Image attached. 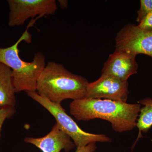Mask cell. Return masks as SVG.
I'll use <instances>...</instances> for the list:
<instances>
[{
	"mask_svg": "<svg viewBox=\"0 0 152 152\" xmlns=\"http://www.w3.org/2000/svg\"><path fill=\"white\" fill-rule=\"evenodd\" d=\"M89 82L86 78L68 70L62 64L50 61L42 71L37 82L36 92L52 102L86 97Z\"/></svg>",
	"mask_w": 152,
	"mask_h": 152,
	"instance_id": "7a4b0ae2",
	"label": "cell"
},
{
	"mask_svg": "<svg viewBox=\"0 0 152 152\" xmlns=\"http://www.w3.org/2000/svg\"><path fill=\"white\" fill-rule=\"evenodd\" d=\"M9 7L8 26H23L30 18L36 20L45 16L54 15L58 10L55 0H7Z\"/></svg>",
	"mask_w": 152,
	"mask_h": 152,
	"instance_id": "5b68a950",
	"label": "cell"
},
{
	"mask_svg": "<svg viewBox=\"0 0 152 152\" xmlns=\"http://www.w3.org/2000/svg\"><path fill=\"white\" fill-rule=\"evenodd\" d=\"M15 112V108H6L0 107V138L2 128L4 123L7 119L12 117Z\"/></svg>",
	"mask_w": 152,
	"mask_h": 152,
	"instance_id": "4fadbf2b",
	"label": "cell"
},
{
	"mask_svg": "<svg viewBox=\"0 0 152 152\" xmlns=\"http://www.w3.org/2000/svg\"><path fill=\"white\" fill-rule=\"evenodd\" d=\"M26 142L32 144L43 152H69L76 146L71 138L55 124L50 132L40 138L26 137Z\"/></svg>",
	"mask_w": 152,
	"mask_h": 152,
	"instance_id": "9c48e42d",
	"label": "cell"
},
{
	"mask_svg": "<svg viewBox=\"0 0 152 152\" xmlns=\"http://www.w3.org/2000/svg\"><path fill=\"white\" fill-rule=\"evenodd\" d=\"M58 2L61 9H66L68 8L69 2L66 0H58Z\"/></svg>",
	"mask_w": 152,
	"mask_h": 152,
	"instance_id": "2e32d148",
	"label": "cell"
},
{
	"mask_svg": "<svg viewBox=\"0 0 152 152\" xmlns=\"http://www.w3.org/2000/svg\"><path fill=\"white\" fill-rule=\"evenodd\" d=\"M28 29L27 28L14 45L7 48H0V63L12 69L16 94L23 91H35L38 79L46 65L45 57L41 52L34 54L31 62L25 61L19 56V44L23 41L27 43L31 42V35Z\"/></svg>",
	"mask_w": 152,
	"mask_h": 152,
	"instance_id": "3957f363",
	"label": "cell"
},
{
	"mask_svg": "<svg viewBox=\"0 0 152 152\" xmlns=\"http://www.w3.org/2000/svg\"><path fill=\"white\" fill-rule=\"evenodd\" d=\"M141 105L140 104L106 99L84 98L73 101L70 113L76 120L86 121L95 119L107 121L119 133L129 132L137 127Z\"/></svg>",
	"mask_w": 152,
	"mask_h": 152,
	"instance_id": "6da1fadb",
	"label": "cell"
},
{
	"mask_svg": "<svg viewBox=\"0 0 152 152\" xmlns=\"http://www.w3.org/2000/svg\"><path fill=\"white\" fill-rule=\"evenodd\" d=\"M136 58L134 55L115 49L104 63L102 75L128 81L131 76L137 73L138 65Z\"/></svg>",
	"mask_w": 152,
	"mask_h": 152,
	"instance_id": "ba28073f",
	"label": "cell"
},
{
	"mask_svg": "<svg viewBox=\"0 0 152 152\" xmlns=\"http://www.w3.org/2000/svg\"><path fill=\"white\" fill-rule=\"evenodd\" d=\"M152 11V0H141L140 7L137 12L136 21L140 23L148 14Z\"/></svg>",
	"mask_w": 152,
	"mask_h": 152,
	"instance_id": "7c38bea8",
	"label": "cell"
},
{
	"mask_svg": "<svg viewBox=\"0 0 152 152\" xmlns=\"http://www.w3.org/2000/svg\"><path fill=\"white\" fill-rule=\"evenodd\" d=\"M96 149V143H92L86 146L77 148L75 152H94Z\"/></svg>",
	"mask_w": 152,
	"mask_h": 152,
	"instance_id": "9a60e30c",
	"label": "cell"
},
{
	"mask_svg": "<svg viewBox=\"0 0 152 152\" xmlns=\"http://www.w3.org/2000/svg\"><path fill=\"white\" fill-rule=\"evenodd\" d=\"M138 103L143 107L141 108L137 122V127L138 129L139 133L134 145L139 139L142 137V133L148 132L152 126V99L149 97L145 98L140 100Z\"/></svg>",
	"mask_w": 152,
	"mask_h": 152,
	"instance_id": "8fae6325",
	"label": "cell"
},
{
	"mask_svg": "<svg viewBox=\"0 0 152 152\" xmlns=\"http://www.w3.org/2000/svg\"><path fill=\"white\" fill-rule=\"evenodd\" d=\"M28 96L37 102L53 115L60 129L72 140L77 148L92 143L111 142L112 139L104 134H94L82 130L66 113L61 104L55 103L40 96L35 91L26 92Z\"/></svg>",
	"mask_w": 152,
	"mask_h": 152,
	"instance_id": "277c9868",
	"label": "cell"
},
{
	"mask_svg": "<svg viewBox=\"0 0 152 152\" xmlns=\"http://www.w3.org/2000/svg\"><path fill=\"white\" fill-rule=\"evenodd\" d=\"M15 94L12 69L0 63V107L15 108L16 103Z\"/></svg>",
	"mask_w": 152,
	"mask_h": 152,
	"instance_id": "30bf717a",
	"label": "cell"
},
{
	"mask_svg": "<svg viewBox=\"0 0 152 152\" xmlns=\"http://www.w3.org/2000/svg\"><path fill=\"white\" fill-rule=\"evenodd\" d=\"M115 49L137 56L142 54L152 58V31L142 29L132 24L125 26L117 33Z\"/></svg>",
	"mask_w": 152,
	"mask_h": 152,
	"instance_id": "8992f818",
	"label": "cell"
},
{
	"mask_svg": "<svg viewBox=\"0 0 152 152\" xmlns=\"http://www.w3.org/2000/svg\"><path fill=\"white\" fill-rule=\"evenodd\" d=\"M129 88L128 81L102 75L96 80L89 83L85 98L104 99L126 102L129 93Z\"/></svg>",
	"mask_w": 152,
	"mask_h": 152,
	"instance_id": "52a82bcc",
	"label": "cell"
},
{
	"mask_svg": "<svg viewBox=\"0 0 152 152\" xmlns=\"http://www.w3.org/2000/svg\"><path fill=\"white\" fill-rule=\"evenodd\" d=\"M138 26L142 29L152 31V11L144 18Z\"/></svg>",
	"mask_w": 152,
	"mask_h": 152,
	"instance_id": "5bb4252c",
	"label": "cell"
}]
</instances>
